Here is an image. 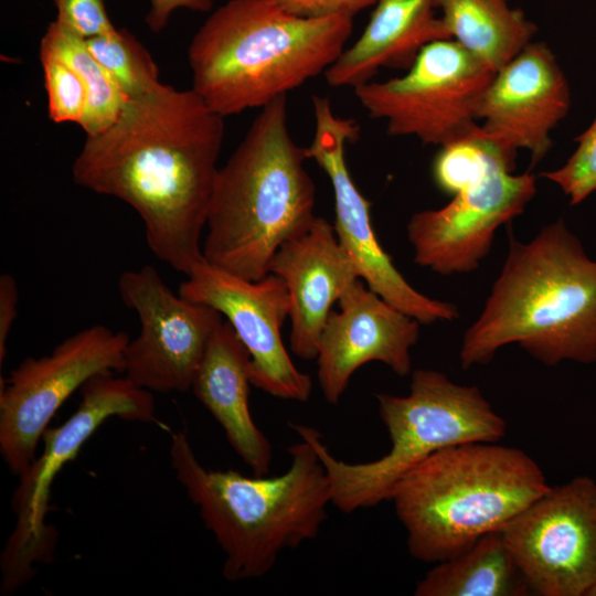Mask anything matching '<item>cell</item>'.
Masks as SVG:
<instances>
[{
	"mask_svg": "<svg viewBox=\"0 0 596 596\" xmlns=\"http://www.w3.org/2000/svg\"><path fill=\"white\" fill-rule=\"evenodd\" d=\"M191 88L129 99L106 130L87 136L72 166L74 182L129 204L151 252L188 275L203 258L224 121Z\"/></svg>",
	"mask_w": 596,
	"mask_h": 596,
	"instance_id": "6da1fadb",
	"label": "cell"
},
{
	"mask_svg": "<svg viewBox=\"0 0 596 596\" xmlns=\"http://www.w3.org/2000/svg\"><path fill=\"white\" fill-rule=\"evenodd\" d=\"M509 247L482 311L465 331L464 370L489 363L518 344L550 366L596 362V260L563 220L530 242L509 231Z\"/></svg>",
	"mask_w": 596,
	"mask_h": 596,
	"instance_id": "7a4b0ae2",
	"label": "cell"
},
{
	"mask_svg": "<svg viewBox=\"0 0 596 596\" xmlns=\"http://www.w3.org/2000/svg\"><path fill=\"white\" fill-rule=\"evenodd\" d=\"M300 439L288 449L291 462L284 473L247 477L206 468L187 434L171 433L175 478L220 545L227 581L263 577L283 551L319 534L332 503L331 487L315 448Z\"/></svg>",
	"mask_w": 596,
	"mask_h": 596,
	"instance_id": "3957f363",
	"label": "cell"
},
{
	"mask_svg": "<svg viewBox=\"0 0 596 596\" xmlns=\"http://www.w3.org/2000/svg\"><path fill=\"white\" fill-rule=\"evenodd\" d=\"M307 158L288 127L287 95L260 108L219 168L202 245L205 262L248 280L269 274L277 249L317 217Z\"/></svg>",
	"mask_w": 596,
	"mask_h": 596,
	"instance_id": "277c9868",
	"label": "cell"
},
{
	"mask_svg": "<svg viewBox=\"0 0 596 596\" xmlns=\"http://www.w3.org/2000/svg\"><path fill=\"white\" fill-rule=\"evenodd\" d=\"M352 29L351 15L300 18L269 0H230L189 45L192 89L222 117L263 108L324 74Z\"/></svg>",
	"mask_w": 596,
	"mask_h": 596,
	"instance_id": "5b68a950",
	"label": "cell"
},
{
	"mask_svg": "<svg viewBox=\"0 0 596 596\" xmlns=\"http://www.w3.org/2000/svg\"><path fill=\"white\" fill-rule=\"evenodd\" d=\"M549 488L523 450L469 443L444 448L408 470L389 501L406 530L409 554L439 563L502 530Z\"/></svg>",
	"mask_w": 596,
	"mask_h": 596,
	"instance_id": "8992f818",
	"label": "cell"
},
{
	"mask_svg": "<svg viewBox=\"0 0 596 596\" xmlns=\"http://www.w3.org/2000/svg\"><path fill=\"white\" fill-rule=\"evenodd\" d=\"M391 448L375 460L349 464L336 458L313 427L290 424L315 448L328 475L332 504L344 513L389 500L398 479L430 455L469 443H497L505 421L476 385H460L430 369L412 373L405 396L376 395Z\"/></svg>",
	"mask_w": 596,
	"mask_h": 596,
	"instance_id": "52a82bcc",
	"label": "cell"
},
{
	"mask_svg": "<svg viewBox=\"0 0 596 596\" xmlns=\"http://www.w3.org/2000/svg\"><path fill=\"white\" fill-rule=\"evenodd\" d=\"M515 155L480 128L439 147L435 184L451 200L416 212L406 233L417 265L443 276L477 270L497 230L523 213L536 193L530 172L515 174Z\"/></svg>",
	"mask_w": 596,
	"mask_h": 596,
	"instance_id": "ba28073f",
	"label": "cell"
},
{
	"mask_svg": "<svg viewBox=\"0 0 596 596\" xmlns=\"http://www.w3.org/2000/svg\"><path fill=\"white\" fill-rule=\"evenodd\" d=\"M77 409L58 427L47 428L40 456L19 476L11 505L15 525L0 557L1 593L10 595L29 583L39 565L49 563L57 545V531L46 523L51 488L64 466L75 459L88 438L108 418L156 421L152 392L126 375L105 372L81 387Z\"/></svg>",
	"mask_w": 596,
	"mask_h": 596,
	"instance_id": "9c48e42d",
	"label": "cell"
},
{
	"mask_svg": "<svg viewBox=\"0 0 596 596\" xmlns=\"http://www.w3.org/2000/svg\"><path fill=\"white\" fill-rule=\"evenodd\" d=\"M494 72L453 39L425 45L403 76L353 88L371 118L390 136L444 146L476 130L479 107Z\"/></svg>",
	"mask_w": 596,
	"mask_h": 596,
	"instance_id": "30bf717a",
	"label": "cell"
},
{
	"mask_svg": "<svg viewBox=\"0 0 596 596\" xmlns=\"http://www.w3.org/2000/svg\"><path fill=\"white\" fill-rule=\"evenodd\" d=\"M130 341L103 324L85 328L40 358L23 360L0 390V454L20 476L35 459L39 441L64 402L93 376L124 371Z\"/></svg>",
	"mask_w": 596,
	"mask_h": 596,
	"instance_id": "8fae6325",
	"label": "cell"
},
{
	"mask_svg": "<svg viewBox=\"0 0 596 596\" xmlns=\"http://www.w3.org/2000/svg\"><path fill=\"white\" fill-rule=\"evenodd\" d=\"M501 534L539 596H587L596 585V481L551 487Z\"/></svg>",
	"mask_w": 596,
	"mask_h": 596,
	"instance_id": "7c38bea8",
	"label": "cell"
},
{
	"mask_svg": "<svg viewBox=\"0 0 596 596\" xmlns=\"http://www.w3.org/2000/svg\"><path fill=\"white\" fill-rule=\"evenodd\" d=\"M312 108L315 134L306 148L307 157L330 179L334 195L333 226L359 277L371 290L421 324L457 319V306L415 289L381 246L371 222V204L356 188L345 161V145L358 139L360 126L351 118L337 116L328 97L313 95Z\"/></svg>",
	"mask_w": 596,
	"mask_h": 596,
	"instance_id": "4fadbf2b",
	"label": "cell"
},
{
	"mask_svg": "<svg viewBox=\"0 0 596 596\" xmlns=\"http://www.w3.org/2000/svg\"><path fill=\"white\" fill-rule=\"evenodd\" d=\"M118 291L140 320V332L125 351L124 375L150 392L191 390L223 316L207 305L175 295L149 265L124 272Z\"/></svg>",
	"mask_w": 596,
	"mask_h": 596,
	"instance_id": "5bb4252c",
	"label": "cell"
},
{
	"mask_svg": "<svg viewBox=\"0 0 596 596\" xmlns=\"http://www.w3.org/2000/svg\"><path fill=\"white\" fill-rule=\"evenodd\" d=\"M179 294L226 318L249 353L252 385L283 400L309 398L311 377L294 364L281 339L290 300L280 277L269 273L248 280L202 259L185 275Z\"/></svg>",
	"mask_w": 596,
	"mask_h": 596,
	"instance_id": "9a60e30c",
	"label": "cell"
},
{
	"mask_svg": "<svg viewBox=\"0 0 596 596\" xmlns=\"http://www.w3.org/2000/svg\"><path fill=\"white\" fill-rule=\"evenodd\" d=\"M570 105L568 84L555 55L545 43L531 42L494 73L480 103L479 124L508 152L529 151L534 166L550 150L551 131Z\"/></svg>",
	"mask_w": 596,
	"mask_h": 596,
	"instance_id": "2e32d148",
	"label": "cell"
},
{
	"mask_svg": "<svg viewBox=\"0 0 596 596\" xmlns=\"http://www.w3.org/2000/svg\"><path fill=\"white\" fill-rule=\"evenodd\" d=\"M322 330L317 352L318 382L324 400L337 404L353 373L377 361L397 375L412 371L411 349L419 338L421 323L395 308L361 279H355L338 300Z\"/></svg>",
	"mask_w": 596,
	"mask_h": 596,
	"instance_id": "e0dca14e",
	"label": "cell"
},
{
	"mask_svg": "<svg viewBox=\"0 0 596 596\" xmlns=\"http://www.w3.org/2000/svg\"><path fill=\"white\" fill-rule=\"evenodd\" d=\"M269 273L280 277L290 300V349L304 360L317 356L331 307L359 277L334 226L317 216L275 253Z\"/></svg>",
	"mask_w": 596,
	"mask_h": 596,
	"instance_id": "ac0fdd59",
	"label": "cell"
},
{
	"mask_svg": "<svg viewBox=\"0 0 596 596\" xmlns=\"http://www.w3.org/2000/svg\"><path fill=\"white\" fill-rule=\"evenodd\" d=\"M249 360L232 326L223 321L207 345L191 390L253 475L267 476L273 448L249 412Z\"/></svg>",
	"mask_w": 596,
	"mask_h": 596,
	"instance_id": "d6986e66",
	"label": "cell"
},
{
	"mask_svg": "<svg viewBox=\"0 0 596 596\" xmlns=\"http://www.w3.org/2000/svg\"><path fill=\"white\" fill-rule=\"evenodd\" d=\"M361 36L324 72L332 87L370 82L381 68L407 70L430 42L451 39L435 0H377Z\"/></svg>",
	"mask_w": 596,
	"mask_h": 596,
	"instance_id": "ffe728a7",
	"label": "cell"
},
{
	"mask_svg": "<svg viewBox=\"0 0 596 596\" xmlns=\"http://www.w3.org/2000/svg\"><path fill=\"white\" fill-rule=\"evenodd\" d=\"M528 582L501 531L437 563L416 584L415 596H528Z\"/></svg>",
	"mask_w": 596,
	"mask_h": 596,
	"instance_id": "44dd1931",
	"label": "cell"
},
{
	"mask_svg": "<svg viewBox=\"0 0 596 596\" xmlns=\"http://www.w3.org/2000/svg\"><path fill=\"white\" fill-rule=\"evenodd\" d=\"M450 38L494 73L510 62L536 32L508 0H435Z\"/></svg>",
	"mask_w": 596,
	"mask_h": 596,
	"instance_id": "7402d4cb",
	"label": "cell"
},
{
	"mask_svg": "<svg viewBox=\"0 0 596 596\" xmlns=\"http://www.w3.org/2000/svg\"><path fill=\"white\" fill-rule=\"evenodd\" d=\"M40 49L49 51L70 65L82 78L87 91V104L79 124L87 136L109 128L120 116L129 98L89 52L85 39L51 22Z\"/></svg>",
	"mask_w": 596,
	"mask_h": 596,
	"instance_id": "603a6c76",
	"label": "cell"
},
{
	"mask_svg": "<svg viewBox=\"0 0 596 596\" xmlns=\"http://www.w3.org/2000/svg\"><path fill=\"white\" fill-rule=\"evenodd\" d=\"M92 55L129 98L158 89L159 70L148 50L127 29L85 39Z\"/></svg>",
	"mask_w": 596,
	"mask_h": 596,
	"instance_id": "cb8c5ba5",
	"label": "cell"
},
{
	"mask_svg": "<svg viewBox=\"0 0 596 596\" xmlns=\"http://www.w3.org/2000/svg\"><path fill=\"white\" fill-rule=\"evenodd\" d=\"M44 73L47 108L51 120L56 124H81L87 104V91L81 76L65 62L49 51L40 49Z\"/></svg>",
	"mask_w": 596,
	"mask_h": 596,
	"instance_id": "d4e9b609",
	"label": "cell"
},
{
	"mask_svg": "<svg viewBox=\"0 0 596 596\" xmlns=\"http://www.w3.org/2000/svg\"><path fill=\"white\" fill-rule=\"evenodd\" d=\"M575 141V151L562 167L541 174L558 185L572 205L596 192V116Z\"/></svg>",
	"mask_w": 596,
	"mask_h": 596,
	"instance_id": "484cf974",
	"label": "cell"
},
{
	"mask_svg": "<svg viewBox=\"0 0 596 596\" xmlns=\"http://www.w3.org/2000/svg\"><path fill=\"white\" fill-rule=\"evenodd\" d=\"M56 21L83 39L104 35L117 28L108 18L105 0H53Z\"/></svg>",
	"mask_w": 596,
	"mask_h": 596,
	"instance_id": "4316f807",
	"label": "cell"
},
{
	"mask_svg": "<svg viewBox=\"0 0 596 596\" xmlns=\"http://www.w3.org/2000/svg\"><path fill=\"white\" fill-rule=\"evenodd\" d=\"M287 13L309 19L351 15L377 0H269Z\"/></svg>",
	"mask_w": 596,
	"mask_h": 596,
	"instance_id": "83f0119b",
	"label": "cell"
},
{
	"mask_svg": "<svg viewBox=\"0 0 596 596\" xmlns=\"http://www.w3.org/2000/svg\"><path fill=\"white\" fill-rule=\"evenodd\" d=\"M18 287L10 274L0 277V363L7 355V342L17 317Z\"/></svg>",
	"mask_w": 596,
	"mask_h": 596,
	"instance_id": "f1b7e54d",
	"label": "cell"
},
{
	"mask_svg": "<svg viewBox=\"0 0 596 596\" xmlns=\"http://www.w3.org/2000/svg\"><path fill=\"white\" fill-rule=\"evenodd\" d=\"M151 8L146 15V23L152 32L162 31L173 10L188 8L194 11H209L214 0H150Z\"/></svg>",
	"mask_w": 596,
	"mask_h": 596,
	"instance_id": "f546056e",
	"label": "cell"
},
{
	"mask_svg": "<svg viewBox=\"0 0 596 596\" xmlns=\"http://www.w3.org/2000/svg\"><path fill=\"white\" fill-rule=\"evenodd\" d=\"M587 596H596V585L590 588V590L587 593Z\"/></svg>",
	"mask_w": 596,
	"mask_h": 596,
	"instance_id": "4dcf8cb0",
	"label": "cell"
}]
</instances>
